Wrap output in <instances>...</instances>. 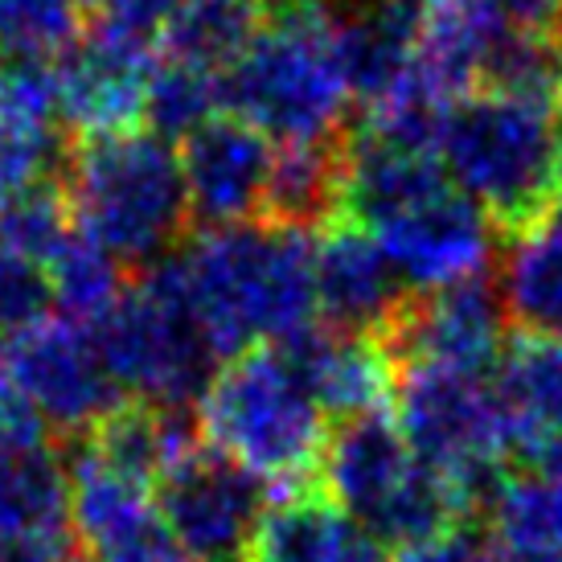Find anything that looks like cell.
Listing matches in <instances>:
<instances>
[{
    "label": "cell",
    "mask_w": 562,
    "mask_h": 562,
    "mask_svg": "<svg viewBox=\"0 0 562 562\" xmlns=\"http://www.w3.org/2000/svg\"><path fill=\"white\" fill-rule=\"evenodd\" d=\"M325 411L280 345L226 358L198 394V427L210 452L235 460L280 493L313 488L328 452Z\"/></svg>",
    "instance_id": "3"
},
{
    "label": "cell",
    "mask_w": 562,
    "mask_h": 562,
    "mask_svg": "<svg viewBox=\"0 0 562 562\" xmlns=\"http://www.w3.org/2000/svg\"><path fill=\"white\" fill-rule=\"evenodd\" d=\"M276 148L263 132L238 115H218L181 144L189 218L210 226H238L263 214Z\"/></svg>",
    "instance_id": "13"
},
{
    "label": "cell",
    "mask_w": 562,
    "mask_h": 562,
    "mask_svg": "<svg viewBox=\"0 0 562 562\" xmlns=\"http://www.w3.org/2000/svg\"><path fill=\"white\" fill-rule=\"evenodd\" d=\"M169 271L222 361L255 345L296 341L321 316L308 226H210L169 259Z\"/></svg>",
    "instance_id": "1"
},
{
    "label": "cell",
    "mask_w": 562,
    "mask_h": 562,
    "mask_svg": "<svg viewBox=\"0 0 562 562\" xmlns=\"http://www.w3.org/2000/svg\"><path fill=\"white\" fill-rule=\"evenodd\" d=\"M66 202L75 231L120 263L165 259L189 222L181 157L148 127L79 140Z\"/></svg>",
    "instance_id": "5"
},
{
    "label": "cell",
    "mask_w": 562,
    "mask_h": 562,
    "mask_svg": "<svg viewBox=\"0 0 562 562\" xmlns=\"http://www.w3.org/2000/svg\"><path fill=\"white\" fill-rule=\"evenodd\" d=\"M157 63L148 33L99 16L82 37H75V46L63 54V66H54L63 124L75 127L82 140L140 127Z\"/></svg>",
    "instance_id": "12"
},
{
    "label": "cell",
    "mask_w": 562,
    "mask_h": 562,
    "mask_svg": "<svg viewBox=\"0 0 562 562\" xmlns=\"http://www.w3.org/2000/svg\"><path fill=\"white\" fill-rule=\"evenodd\" d=\"M559 202H562V193H559ZM559 210H562V205H559Z\"/></svg>",
    "instance_id": "40"
},
{
    "label": "cell",
    "mask_w": 562,
    "mask_h": 562,
    "mask_svg": "<svg viewBox=\"0 0 562 562\" xmlns=\"http://www.w3.org/2000/svg\"><path fill=\"white\" fill-rule=\"evenodd\" d=\"M271 0H186L160 30L165 58L226 75L267 25Z\"/></svg>",
    "instance_id": "24"
},
{
    "label": "cell",
    "mask_w": 562,
    "mask_h": 562,
    "mask_svg": "<svg viewBox=\"0 0 562 562\" xmlns=\"http://www.w3.org/2000/svg\"><path fill=\"white\" fill-rule=\"evenodd\" d=\"M247 562H391L361 521L316 488L283 493L259 521Z\"/></svg>",
    "instance_id": "19"
},
{
    "label": "cell",
    "mask_w": 562,
    "mask_h": 562,
    "mask_svg": "<svg viewBox=\"0 0 562 562\" xmlns=\"http://www.w3.org/2000/svg\"><path fill=\"white\" fill-rule=\"evenodd\" d=\"M181 4H186V0H103L99 16H108V21L124 25V30H136V33L157 37V33L172 21V13H177Z\"/></svg>",
    "instance_id": "34"
},
{
    "label": "cell",
    "mask_w": 562,
    "mask_h": 562,
    "mask_svg": "<svg viewBox=\"0 0 562 562\" xmlns=\"http://www.w3.org/2000/svg\"><path fill=\"white\" fill-rule=\"evenodd\" d=\"M79 37L75 0H0V49L13 58L46 63L66 54Z\"/></svg>",
    "instance_id": "30"
},
{
    "label": "cell",
    "mask_w": 562,
    "mask_h": 562,
    "mask_svg": "<svg viewBox=\"0 0 562 562\" xmlns=\"http://www.w3.org/2000/svg\"><path fill=\"white\" fill-rule=\"evenodd\" d=\"M349 99L333 0H271L267 25L226 70L235 115L280 144H328Z\"/></svg>",
    "instance_id": "4"
},
{
    "label": "cell",
    "mask_w": 562,
    "mask_h": 562,
    "mask_svg": "<svg viewBox=\"0 0 562 562\" xmlns=\"http://www.w3.org/2000/svg\"><path fill=\"white\" fill-rule=\"evenodd\" d=\"M70 235H75V214L54 181L0 202V243L33 263L46 267Z\"/></svg>",
    "instance_id": "29"
},
{
    "label": "cell",
    "mask_w": 562,
    "mask_h": 562,
    "mask_svg": "<svg viewBox=\"0 0 562 562\" xmlns=\"http://www.w3.org/2000/svg\"><path fill=\"white\" fill-rule=\"evenodd\" d=\"M46 436H49L46 419L37 415V406L25 398V391L0 366V460L46 452Z\"/></svg>",
    "instance_id": "32"
},
{
    "label": "cell",
    "mask_w": 562,
    "mask_h": 562,
    "mask_svg": "<svg viewBox=\"0 0 562 562\" xmlns=\"http://www.w3.org/2000/svg\"><path fill=\"white\" fill-rule=\"evenodd\" d=\"M120 271H124V263L111 250H103L99 243L75 231L46 263L49 296L63 308L66 321H79V325L91 328L94 321H103L111 313L115 300L124 296Z\"/></svg>",
    "instance_id": "27"
},
{
    "label": "cell",
    "mask_w": 562,
    "mask_h": 562,
    "mask_svg": "<svg viewBox=\"0 0 562 562\" xmlns=\"http://www.w3.org/2000/svg\"><path fill=\"white\" fill-rule=\"evenodd\" d=\"M316 308L328 328L386 337L403 313V280L358 222L325 218L313 235Z\"/></svg>",
    "instance_id": "15"
},
{
    "label": "cell",
    "mask_w": 562,
    "mask_h": 562,
    "mask_svg": "<svg viewBox=\"0 0 562 562\" xmlns=\"http://www.w3.org/2000/svg\"><path fill=\"white\" fill-rule=\"evenodd\" d=\"M439 165L501 231L547 218L562 193V124L554 99L481 87L448 111Z\"/></svg>",
    "instance_id": "2"
},
{
    "label": "cell",
    "mask_w": 562,
    "mask_h": 562,
    "mask_svg": "<svg viewBox=\"0 0 562 562\" xmlns=\"http://www.w3.org/2000/svg\"><path fill=\"white\" fill-rule=\"evenodd\" d=\"M394 423L415 456L460 484L472 505L493 497L509 476L505 460L517 443L488 374L411 366L394 394Z\"/></svg>",
    "instance_id": "8"
},
{
    "label": "cell",
    "mask_w": 562,
    "mask_h": 562,
    "mask_svg": "<svg viewBox=\"0 0 562 562\" xmlns=\"http://www.w3.org/2000/svg\"><path fill=\"white\" fill-rule=\"evenodd\" d=\"M554 111H559V124H562V79H559V91H554Z\"/></svg>",
    "instance_id": "39"
},
{
    "label": "cell",
    "mask_w": 562,
    "mask_h": 562,
    "mask_svg": "<svg viewBox=\"0 0 562 562\" xmlns=\"http://www.w3.org/2000/svg\"><path fill=\"white\" fill-rule=\"evenodd\" d=\"M493 391L517 452L533 456L562 431V333H517L501 349Z\"/></svg>",
    "instance_id": "20"
},
{
    "label": "cell",
    "mask_w": 562,
    "mask_h": 562,
    "mask_svg": "<svg viewBox=\"0 0 562 562\" xmlns=\"http://www.w3.org/2000/svg\"><path fill=\"white\" fill-rule=\"evenodd\" d=\"M222 108H226V75L181 63V58H160L157 75L148 82L144 124L148 132H157L160 140L186 144L193 132L214 124Z\"/></svg>",
    "instance_id": "26"
},
{
    "label": "cell",
    "mask_w": 562,
    "mask_h": 562,
    "mask_svg": "<svg viewBox=\"0 0 562 562\" xmlns=\"http://www.w3.org/2000/svg\"><path fill=\"white\" fill-rule=\"evenodd\" d=\"M472 562H562V559L542 554V550H530V547H514V542H505V538H493V542L476 547Z\"/></svg>",
    "instance_id": "36"
},
{
    "label": "cell",
    "mask_w": 562,
    "mask_h": 562,
    "mask_svg": "<svg viewBox=\"0 0 562 562\" xmlns=\"http://www.w3.org/2000/svg\"><path fill=\"white\" fill-rule=\"evenodd\" d=\"M497 296L505 316L526 333H562V210L514 235Z\"/></svg>",
    "instance_id": "22"
},
{
    "label": "cell",
    "mask_w": 562,
    "mask_h": 562,
    "mask_svg": "<svg viewBox=\"0 0 562 562\" xmlns=\"http://www.w3.org/2000/svg\"><path fill=\"white\" fill-rule=\"evenodd\" d=\"M484 4L521 33H554V25H562V0H484Z\"/></svg>",
    "instance_id": "35"
},
{
    "label": "cell",
    "mask_w": 562,
    "mask_h": 562,
    "mask_svg": "<svg viewBox=\"0 0 562 562\" xmlns=\"http://www.w3.org/2000/svg\"><path fill=\"white\" fill-rule=\"evenodd\" d=\"M75 4H79V9H91V13H99V9H103V0H75Z\"/></svg>",
    "instance_id": "38"
},
{
    "label": "cell",
    "mask_w": 562,
    "mask_h": 562,
    "mask_svg": "<svg viewBox=\"0 0 562 562\" xmlns=\"http://www.w3.org/2000/svg\"><path fill=\"white\" fill-rule=\"evenodd\" d=\"M263 481L218 452H193L157 481V509L189 562H247L267 505Z\"/></svg>",
    "instance_id": "11"
},
{
    "label": "cell",
    "mask_w": 562,
    "mask_h": 562,
    "mask_svg": "<svg viewBox=\"0 0 562 562\" xmlns=\"http://www.w3.org/2000/svg\"><path fill=\"white\" fill-rule=\"evenodd\" d=\"M472 554H476V542H472L469 526H456V530L394 547L391 562H472Z\"/></svg>",
    "instance_id": "33"
},
{
    "label": "cell",
    "mask_w": 562,
    "mask_h": 562,
    "mask_svg": "<svg viewBox=\"0 0 562 562\" xmlns=\"http://www.w3.org/2000/svg\"><path fill=\"white\" fill-rule=\"evenodd\" d=\"M497 538L562 559V488L547 476H505L488 497Z\"/></svg>",
    "instance_id": "28"
},
{
    "label": "cell",
    "mask_w": 562,
    "mask_h": 562,
    "mask_svg": "<svg viewBox=\"0 0 562 562\" xmlns=\"http://www.w3.org/2000/svg\"><path fill=\"white\" fill-rule=\"evenodd\" d=\"M361 231L374 238L394 276L415 296L484 280L493 263V222L452 181L394 205Z\"/></svg>",
    "instance_id": "9"
},
{
    "label": "cell",
    "mask_w": 562,
    "mask_h": 562,
    "mask_svg": "<svg viewBox=\"0 0 562 562\" xmlns=\"http://www.w3.org/2000/svg\"><path fill=\"white\" fill-rule=\"evenodd\" d=\"M0 366L25 391L49 431L91 436L120 398L108 366L99 358L94 333L79 321L46 316L4 341Z\"/></svg>",
    "instance_id": "10"
},
{
    "label": "cell",
    "mask_w": 562,
    "mask_h": 562,
    "mask_svg": "<svg viewBox=\"0 0 562 562\" xmlns=\"http://www.w3.org/2000/svg\"><path fill=\"white\" fill-rule=\"evenodd\" d=\"M283 353L300 370L316 406L333 419H370L382 415L398 394V353L378 333H341L308 328L296 341H283Z\"/></svg>",
    "instance_id": "16"
},
{
    "label": "cell",
    "mask_w": 562,
    "mask_h": 562,
    "mask_svg": "<svg viewBox=\"0 0 562 562\" xmlns=\"http://www.w3.org/2000/svg\"><path fill=\"white\" fill-rule=\"evenodd\" d=\"M193 448H198V436L181 406L136 403V398L115 406L82 443V452L94 456L99 464L148 488H157L160 476Z\"/></svg>",
    "instance_id": "21"
},
{
    "label": "cell",
    "mask_w": 562,
    "mask_h": 562,
    "mask_svg": "<svg viewBox=\"0 0 562 562\" xmlns=\"http://www.w3.org/2000/svg\"><path fill=\"white\" fill-rule=\"evenodd\" d=\"M91 333L111 382L136 403L186 406L214 374V349L186 308L169 259H160L136 288H124Z\"/></svg>",
    "instance_id": "7"
},
{
    "label": "cell",
    "mask_w": 562,
    "mask_h": 562,
    "mask_svg": "<svg viewBox=\"0 0 562 562\" xmlns=\"http://www.w3.org/2000/svg\"><path fill=\"white\" fill-rule=\"evenodd\" d=\"M501 325H505L501 296L488 292L484 280H472L443 292L406 296L386 341L411 366L488 374L501 358Z\"/></svg>",
    "instance_id": "14"
},
{
    "label": "cell",
    "mask_w": 562,
    "mask_h": 562,
    "mask_svg": "<svg viewBox=\"0 0 562 562\" xmlns=\"http://www.w3.org/2000/svg\"><path fill=\"white\" fill-rule=\"evenodd\" d=\"M514 33L484 0H423L411 70L448 103H460L488 82Z\"/></svg>",
    "instance_id": "17"
},
{
    "label": "cell",
    "mask_w": 562,
    "mask_h": 562,
    "mask_svg": "<svg viewBox=\"0 0 562 562\" xmlns=\"http://www.w3.org/2000/svg\"><path fill=\"white\" fill-rule=\"evenodd\" d=\"M63 99L49 63L16 58L0 70V202L49 181L63 153Z\"/></svg>",
    "instance_id": "18"
},
{
    "label": "cell",
    "mask_w": 562,
    "mask_h": 562,
    "mask_svg": "<svg viewBox=\"0 0 562 562\" xmlns=\"http://www.w3.org/2000/svg\"><path fill=\"white\" fill-rule=\"evenodd\" d=\"M341 148L328 144H280L267 181V214L280 226H321L337 214Z\"/></svg>",
    "instance_id": "25"
},
{
    "label": "cell",
    "mask_w": 562,
    "mask_h": 562,
    "mask_svg": "<svg viewBox=\"0 0 562 562\" xmlns=\"http://www.w3.org/2000/svg\"><path fill=\"white\" fill-rule=\"evenodd\" d=\"M49 304L54 296H49L46 267L0 243V333L4 337L25 333L30 325L46 321Z\"/></svg>",
    "instance_id": "31"
},
{
    "label": "cell",
    "mask_w": 562,
    "mask_h": 562,
    "mask_svg": "<svg viewBox=\"0 0 562 562\" xmlns=\"http://www.w3.org/2000/svg\"><path fill=\"white\" fill-rule=\"evenodd\" d=\"M325 493L361 521L378 542H419L464 526L476 509L472 497L439 469L415 456L386 415L349 419L325 452Z\"/></svg>",
    "instance_id": "6"
},
{
    "label": "cell",
    "mask_w": 562,
    "mask_h": 562,
    "mask_svg": "<svg viewBox=\"0 0 562 562\" xmlns=\"http://www.w3.org/2000/svg\"><path fill=\"white\" fill-rule=\"evenodd\" d=\"M530 460H533V469H538V476H547V481H554L562 488V431L554 439H547Z\"/></svg>",
    "instance_id": "37"
},
{
    "label": "cell",
    "mask_w": 562,
    "mask_h": 562,
    "mask_svg": "<svg viewBox=\"0 0 562 562\" xmlns=\"http://www.w3.org/2000/svg\"><path fill=\"white\" fill-rule=\"evenodd\" d=\"M70 530V472L49 452L0 460V550Z\"/></svg>",
    "instance_id": "23"
}]
</instances>
